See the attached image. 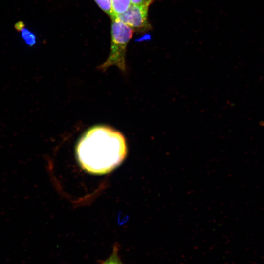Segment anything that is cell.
Masks as SVG:
<instances>
[{
    "label": "cell",
    "instance_id": "cell-3",
    "mask_svg": "<svg viewBox=\"0 0 264 264\" xmlns=\"http://www.w3.org/2000/svg\"><path fill=\"white\" fill-rule=\"evenodd\" d=\"M150 4L136 5L132 4L124 13L116 17L133 31H143L150 26L148 20Z\"/></svg>",
    "mask_w": 264,
    "mask_h": 264
},
{
    "label": "cell",
    "instance_id": "cell-8",
    "mask_svg": "<svg viewBox=\"0 0 264 264\" xmlns=\"http://www.w3.org/2000/svg\"><path fill=\"white\" fill-rule=\"evenodd\" d=\"M132 4L140 5L143 4H152L154 0H131Z\"/></svg>",
    "mask_w": 264,
    "mask_h": 264
},
{
    "label": "cell",
    "instance_id": "cell-4",
    "mask_svg": "<svg viewBox=\"0 0 264 264\" xmlns=\"http://www.w3.org/2000/svg\"><path fill=\"white\" fill-rule=\"evenodd\" d=\"M15 29L20 33L21 36L25 43L29 46H33L36 43V35L27 28L22 21L17 22L14 25Z\"/></svg>",
    "mask_w": 264,
    "mask_h": 264
},
{
    "label": "cell",
    "instance_id": "cell-2",
    "mask_svg": "<svg viewBox=\"0 0 264 264\" xmlns=\"http://www.w3.org/2000/svg\"><path fill=\"white\" fill-rule=\"evenodd\" d=\"M111 28V46L109 57L98 67L105 71L110 66H116L121 71L126 70L125 55L127 44L133 36V31L117 18L113 17Z\"/></svg>",
    "mask_w": 264,
    "mask_h": 264
},
{
    "label": "cell",
    "instance_id": "cell-5",
    "mask_svg": "<svg viewBox=\"0 0 264 264\" xmlns=\"http://www.w3.org/2000/svg\"><path fill=\"white\" fill-rule=\"evenodd\" d=\"M112 16L116 17L125 12L132 4L131 0H111Z\"/></svg>",
    "mask_w": 264,
    "mask_h": 264
},
{
    "label": "cell",
    "instance_id": "cell-6",
    "mask_svg": "<svg viewBox=\"0 0 264 264\" xmlns=\"http://www.w3.org/2000/svg\"><path fill=\"white\" fill-rule=\"evenodd\" d=\"M101 264H124L120 259L118 245L114 246L110 256L105 260L102 261Z\"/></svg>",
    "mask_w": 264,
    "mask_h": 264
},
{
    "label": "cell",
    "instance_id": "cell-1",
    "mask_svg": "<svg viewBox=\"0 0 264 264\" xmlns=\"http://www.w3.org/2000/svg\"><path fill=\"white\" fill-rule=\"evenodd\" d=\"M79 162L87 171L96 174L110 172L127 154L123 135L111 127L96 125L88 130L76 147Z\"/></svg>",
    "mask_w": 264,
    "mask_h": 264
},
{
    "label": "cell",
    "instance_id": "cell-7",
    "mask_svg": "<svg viewBox=\"0 0 264 264\" xmlns=\"http://www.w3.org/2000/svg\"><path fill=\"white\" fill-rule=\"evenodd\" d=\"M98 6L110 18L112 17L111 0H94Z\"/></svg>",
    "mask_w": 264,
    "mask_h": 264
}]
</instances>
